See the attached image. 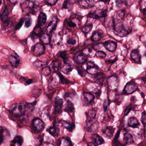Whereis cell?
Returning <instances> with one entry per match:
<instances>
[{
	"label": "cell",
	"instance_id": "cell-43",
	"mask_svg": "<svg viewBox=\"0 0 146 146\" xmlns=\"http://www.w3.org/2000/svg\"><path fill=\"white\" fill-rule=\"evenodd\" d=\"M125 15V13L123 10H120L117 12V16L120 19H123Z\"/></svg>",
	"mask_w": 146,
	"mask_h": 146
},
{
	"label": "cell",
	"instance_id": "cell-11",
	"mask_svg": "<svg viewBox=\"0 0 146 146\" xmlns=\"http://www.w3.org/2000/svg\"><path fill=\"white\" fill-rule=\"evenodd\" d=\"M130 56L134 62L137 64H141V56L138 50L136 49L133 50L130 53Z\"/></svg>",
	"mask_w": 146,
	"mask_h": 146
},
{
	"label": "cell",
	"instance_id": "cell-3",
	"mask_svg": "<svg viewBox=\"0 0 146 146\" xmlns=\"http://www.w3.org/2000/svg\"><path fill=\"white\" fill-rule=\"evenodd\" d=\"M107 9H98L93 12H90L87 15V17L95 19L105 18L107 15Z\"/></svg>",
	"mask_w": 146,
	"mask_h": 146
},
{
	"label": "cell",
	"instance_id": "cell-49",
	"mask_svg": "<svg viewBox=\"0 0 146 146\" xmlns=\"http://www.w3.org/2000/svg\"><path fill=\"white\" fill-rule=\"evenodd\" d=\"M7 131L6 129L3 128H0V142H1L3 141L4 138V133Z\"/></svg>",
	"mask_w": 146,
	"mask_h": 146
},
{
	"label": "cell",
	"instance_id": "cell-12",
	"mask_svg": "<svg viewBox=\"0 0 146 146\" xmlns=\"http://www.w3.org/2000/svg\"><path fill=\"white\" fill-rule=\"evenodd\" d=\"M109 88L111 90H115L118 88V82L117 77L115 76H110L108 79Z\"/></svg>",
	"mask_w": 146,
	"mask_h": 146
},
{
	"label": "cell",
	"instance_id": "cell-31",
	"mask_svg": "<svg viewBox=\"0 0 146 146\" xmlns=\"http://www.w3.org/2000/svg\"><path fill=\"white\" fill-rule=\"evenodd\" d=\"M48 131L50 134L55 137L58 136L60 134V129L56 126L49 128L48 129Z\"/></svg>",
	"mask_w": 146,
	"mask_h": 146
},
{
	"label": "cell",
	"instance_id": "cell-26",
	"mask_svg": "<svg viewBox=\"0 0 146 146\" xmlns=\"http://www.w3.org/2000/svg\"><path fill=\"white\" fill-rule=\"evenodd\" d=\"M91 139L95 142V144L97 145H102L105 143L103 139L97 134L93 135L91 136Z\"/></svg>",
	"mask_w": 146,
	"mask_h": 146
},
{
	"label": "cell",
	"instance_id": "cell-38",
	"mask_svg": "<svg viewBox=\"0 0 146 146\" xmlns=\"http://www.w3.org/2000/svg\"><path fill=\"white\" fill-rule=\"evenodd\" d=\"M129 0H115L116 7L118 8H121L123 6H127Z\"/></svg>",
	"mask_w": 146,
	"mask_h": 146
},
{
	"label": "cell",
	"instance_id": "cell-54",
	"mask_svg": "<svg viewBox=\"0 0 146 146\" xmlns=\"http://www.w3.org/2000/svg\"><path fill=\"white\" fill-rule=\"evenodd\" d=\"M21 79H23V80H22L25 81V82L27 84H30L32 83V80L26 79L25 78H24V77H21Z\"/></svg>",
	"mask_w": 146,
	"mask_h": 146
},
{
	"label": "cell",
	"instance_id": "cell-56",
	"mask_svg": "<svg viewBox=\"0 0 146 146\" xmlns=\"http://www.w3.org/2000/svg\"><path fill=\"white\" fill-rule=\"evenodd\" d=\"M87 146H97L94 143H92V142H90L87 144Z\"/></svg>",
	"mask_w": 146,
	"mask_h": 146
},
{
	"label": "cell",
	"instance_id": "cell-50",
	"mask_svg": "<svg viewBox=\"0 0 146 146\" xmlns=\"http://www.w3.org/2000/svg\"><path fill=\"white\" fill-rule=\"evenodd\" d=\"M113 146H125V145L122 144L118 139L114 140L113 142Z\"/></svg>",
	"mask_w": 146,
	"mask_h": 146
},
{
	"label": "cell",
	"instance_id": "cell-33",
	"mask_svg": "<svg viewBox=\"0 0 146 146\" xmlns=\"http://www.w3.org/2000/svg\"><path fill=\"white\" fill-rule=\"evenodd\" d=\"M41 33H42V29H41V27L37 25L36 26L34 27V30L33 31L32 34V37H38L39 36H41Z\"/></svg>",
	"mask_w": 146,
	"mask_h": 146
},
{
	"label": "cell",
	"instance_id": "cell-13",
	"mask_svg": "<svg viewBox=\"0 0 146 146\" xmlns=\"http://www.w3.org/2000/svg\"><path fill=\"white\" fill-rule=\"evenodd\" d=\"M95 97L93 94L85 92L83 93V101L87 106L91 104L94 101Z\"/></svg>",
	"mask_w": 146,
	"mask_h": 146
},
{
	"label": "cell",
	"instance_id": "cell-30",
	"mask_svg": "<svg viewBox=\"0 0 146 146\" xmlns=\"http://www.w3.org/2000/svg\"><path fill=\"white\" fill-rule=\"evenodd\" d=\"M93 25L92 24H86L81 29L82 32L86 36L87 34L92 30Z\"/></svg>",
	"mask_w": 146,
	"mask_h": 146
},
{
	"label": "cell",
	"instance_id": "cell-57",
	"mask_svg": "<svg viewBox=\"0 0 146 146\" xmlns=\"http://www.w3.org/2000/svg\"><path fill=\"white\" fill-rule=\"evenodd\" d=\"M99 1H102L104 2H106L109 1L110 0H99Z\"/></svg>",
	"mask_w": 146,
	"mask_h": 146
},
{
	"label": "cell",
	"instance_id": "cell-23",
	"mask_svg": "<svg viewBox=\"0 0 146 146\" xmlns=\"http://www.w3.org/2000/svg\"><path fill=\"white\" fill-rule=\"evenodd\" d=\"M74 110L75 107L74 104L69 100H67L66 101L65 107H64V111L68 114H69V113L73 112Z\"/></svg>",
	"mask_w": 146,
	"mask_h": 146
},
{
	"label": "cell",
	"instance_id": "cell-4",
	"mask_svg": "<svg viewBox=\"0 0 146 146\" xmlns=\"http://www.w3.org/2000/svg\"><path fill=\"white\" fill-rule=\"evenodd\" d=\"M138 88L137 85L133 81L127 82L123 88V94L124 95L131 94L138 91Z\"/></svg>",
	"mask_w": 146,
	"mask_h": 146
},
{
	"label": "cell",
	"instance_id": "cell-1",
	"mask_svg": "<svg viewBox=\"0 0 146 146\" xmlns=\"http://www.w3.org/2000/svg\"><path fill=\"white\" fill-rule=\"evenodd\" d=\"M21 6L22 11L26 14H36L39 9L35 2L31 0H25Z\"/></svg>",
	"mask_w": 146,
	"mask_h": 146
},
{
	"label": "cell",
	"instance_id": "cell-22",
	"mask_svg": "<svg viewBox=\"0 0 146 146\" xmlns=\"http://www.w3.org/2000/svg\"><path fill=\"white\" fill-rule=\"evenodd\" d=\"M47 21V16L46 14L43 12H40L39 15L37 19V25L41 27L44 25Z\"/></svg>",
	"mask_w": 146,
	"mask_h": 146
},
{
	"label": "cell",
	"instance_id": "cell-36",
	"mask_svg": "<svg viewBox=\"0 0 146 146\" xmlns=\"http://www.w3.org/2000/svg\"><path fill=\"white\" fill-rule=\"evenodd\" d=\"M76 0H65L63 5V8L69 9L71 6L74 4Z\"/></svg>",
	"mask_w": 146,
	"mask_h": 146
},
{
	"label": "cell",
	"instance_id": "cell-48",
	"mask_svg": "<svg viewBox=\"0 0 146 146\" xmlns=\"http://www.w3.org/2000/svg\"><path fill=\"white\" fill-rule=\"evenodd\" d=\"M141 121L144 127H145L146 123V114L145 111L142 113L141 117Z\"/></svg>",
	"mask_w": 146,
	"mask_h": 146
},
{
	"label": "cell",
	"instance_id": "cell-32",
	"mask_svg": "<svg viewBox=\"0 0 146 146\" xmlns=\"http://www.w3.org/2000/svg\"><path fill=\"white\" fill-rule=\"evenodd\" d=\"M40 40L43 43L48 44L50 42L51 37L48 34L44 33L40 36Z\"/></svg>",
	"mask_w": 146,
	"mask_h": 146
},
{
	"label": "cell",
	"instance_id": "cell-7",
	"mask_svg": "<svg viewBox=\"0 0 146 146\" xmlns=\"http://www.w3.org/2000/svg\"><path fill=\"white\" fill-rule=\"evenodd\" d=\"M45 47L42 44H36L31 48V52L33 54L36 56H39L44 53Z\"/></svg>",
	"mask_w": 146,
	"mask_h": 146
},
{
	"label": "cell",
	"instance_id": "cell-17",
	"mask_svg": "<svg viewBox=\"0 0 146 146\" xmlns=\"http://www.w3.org/2000/svg\"><path fill=\"white\" fill-rule=\"evenodd\" d=\"M33 125L35 129L39 132L43 131L45 128L44 123L39 118L34 119L33 121Z\"/></svg>",
	"mask_w": 146,
	"mask_h": 146
},
{
	"label": "cell",
	"instance_id": "cell-10",
	"mask_svg": "<svg viewBox=\"0 0 146 146\" xmlns=\"http://www.w3.org/2000/svg\"><path fill=\"white\" fill-rule=\"evenodd\" d=\"M9 12L7 5L4 7V9L0 13V19L3 24L8 25L10 22V18L9 17Z\"/></svg>",
	"mask_w": 146,
	"mask_h": 146
},
{
	"label": "cell",
	"instance_id": "cell-39",
	"mask_svg": "<svg viewBox=\"0 0 146 146\" xmlns=\"http://www.w3.org/2000/svg\"><path fill=\"white\" fill-rule=\"evenodd\" d=\"M58 75L59 78L60 82L62 84H68L70 83V82L67 79L64 77L61 73H57Z\"/></svg>",
	"mask_w": 146,
	"mask_h": 146
},
{
	"label": "cell",
	"instance_id": "cell-55",
	"mask_svg": "<svg viewBox=\"0 0 146 146\" xmlns=\"http://www.w3.org/2000/svg\"><path fill=\"white\" fill-rule=\"evenodd\" d=\"M9 2L13 4H15L17 3L18 0H9Z\"/></svg>",
	"mask_w": 146,
	"mask_h": 146
},
{
	"label": "cell",
	"instance_id": "cell-42",
	"mask_svg": "<svg viewBox=\"0 0 146 146\" xmlns=\"http://www.w3.org/2000/svg\"><path fill=\"white\" fill-rule=\"evenodd\" d=\"M110 104V100L108 98V100H105L104 101L103 104V107L104 111V112H106L108 109L109 106Z\"/></svg>",
	"mask_w": 146,
	"mask_h": 146
},
{
	"label": "cell",
	"instance_id": "cell-37",
	"mask_svg": "<svg viewBox=\"0 0 146 146\" xmlns=\"http://www.w3.org/2000/svg\"><path fill=\"white\" fill-rule=\"evenodd\" d=\"M76 70L78 71L79 74L81 77H85L87 74V72L86 70H85V68L81 66H77L76 67Z\"/></svg>",
	"mask_w": 146,
	"mask_h": 146
},
{
	"label": "cell",
	"instance_id": "cell-8",
	"mask_svg": "<svg viewBox=\"0 0 146 146\" xmlns=\"http://www.w3.org/2000/svg\"><path fill=\"white\" fill-rule=\"evenodd\" d=\"M86 71L87 73L94 76L99 73V67L92 62H88L87 65Z\"/></svg>",
	"mask_w": 146,
	"mask_h": 146
},
{
	"label": "cell",
	"instance_id": "cell-19",
	"mask_svg": "<svg viewBox=\"0 0 146 146\" xmlns=\"http://www.w3.org/2000/svg\"><path fill=\"white\" fill-rule=\"evenodd\" d=\"M8 60L10 64L14 67H17L19 64V57L17 55H10L9 56Z\"/></svg>",
	"mask_w": 146,
	"mask_h": 146
},
{
	"label": "cell",
	"instance_id": "cell-40",
	"mask_svg": "<svg viewBox=\"0 0 146 146\" xmlns=\"http://www.w3.org/2000/svg\"><path fill=\"white\" fill-rule=\"evenodd\" d=\"M51 70L48 67H45L42 69V74L45 76H48L50 75Z\"/></svg>",
	"mask_w": 146,
	"mask_h": 146
},
{
	"label": "cell",
	"instance_id": "cell-24",
	"mask_svg": "<svg viewBox=\"0 0 146 146\" xmlns=\"http://www.w3.org/2000/svg\"><path fill=\"white\" fill-rule=\"evenodd\" d=\"M128 126L133 128H137L139 127L140 124L138 120L135 117H131L129 119Z\"/></svg>",
	"mask_w": 146,
	"mask_h": 146
},
{
	"label": "cell",
	"instance_id": "cell-44",
	"mask_svg": "<svg viewBox=\"0 0 146 146\" xmlns=\"http://www.w3.org/2000/svg\"><path fill=\"white\" fill-rule=\"evenodd\" d=\"M58 0H45V3L46 5L52 6L55 5Z\"/></svg>",
	"mask_w": 146,
	"mask_h": 146
},
{
	"label": "cell",
	"instance_id": "cell-21",
	"mask_svg": "<svg viewBox=\"0 0 146 146\" xmlns=\"http://www.w3.org/2000/svg\"><path fill=\"white\" fill-rule=\"evenodd\" d=\"M115 129V128L111 126L106 127L103 130V133L105 137L109 139H111L114 135Z\"/></svg>",
	"mask_w": 146,
	"mask_h": 146
},
{
	"label": "cell",
	"instance_id": "cell-45",
	"mask_svg": "<svg viewBox=\"0 0 146 146\" xmlns=\"http://www.w3.org/2000/svg\"><path fill=\"white\" fill-rule=\"evenodd\" d=\"M24 22H25V20L24 19H21L19 21V22H18L17 25H16V26L15 27V30H19L20 29L21 27H22L23 25V24H24Z\"/></svg>",
	"mask_w": 146,
	"mask_h": 146
},
{
	"label": "cell",
	"instance_id": "cell-9",
	"mask_svg": "<svg viewBox=\"0 0 146 146\" xmlns=\"http://www.w3.org/2000/svg\"><path fill=\"white\" fill-rule=\"evenodd\" d=\"M63 103V100L60 97L57 96L55 98L54 100V111L55 114H59L62 112Z\"/></svg>",
	"mask_w": 146,
	"mask_h": 146
},
{
	"label": "cell",
	"instance_id": "cell-25",
	"mask_svg": "<svg viewBox=\"0 0 146 146\" xmlns=\"http://www.w3.org/2000/svg\"><path fill=\"white\" fill-rule=\"evenodd\" d=\"M57 55L63 59L64 63H67V62H70L69 60V56L68 55L67 51L63 50V51H59L57 53Z\"/></svg>",
	"mask_w": 146,
	"mask_h": 146
},
{
	"label": "cell",
	"instance_id": "cell-46",
	"mask_svg": "<svg viewBox=\"0 0 146 146\" xmlns=\"http://www.w3.org/2000/svg\"><path fill=\"white\" fill-rule=\"evenodd\" d=\"M76 40L73 37H71L69 38L67 41V43L69 45H75L76 44Z\"/></svg>",
	"mask_w": 146,
	"mask_h": 146
},
{
	"label": "cell",
	"instance_id": "cell-15",
	"mask_svg": "<svg viewBox=\"0 0 146 146\" xmlns=\"http://www.w3.org/2000/svg\"><path fill=\"white\" fill-rule=\"evenodd\" d=\"M78 2L81 7L85 9L91 8L94 6L93 0H79Z\"/></svg>",
	"mask_w": 146,
	"mask_h": 146
},
{
	"label": "cell",
	"instance_id": "cell-58",
	"mask_svg": "<svg viewBox=\"0 0 146 146\" xmlns=\"http://www.w3.org/2000/svg\"><path fill=\"white\" fill-rule=\"evenodd\" d=\"M1 0H0V6H1Z\"/></svg>",
	"mask_w": 146,
	"mask_h": 146
},
{
	"label": "cell",
	"instance_id": "cell-34",
	"mask_svg": "<svg viewBox=\"0 0 146 146\" xmlns=\"http://www.w3.org/2000/svg\"><path fill=\"white\" fill-rule=\"evenodd\" d=\"M62 125L65 128L67 129L70 132H72L75 128V125L74 123H69L65 121H63V122L62 123Z\"/></svg>",
	"mask_w": 146,
	"mask_h": 146
},
{
	"label": "cell",
	"instance_id": "cell-16",
	"mask_svg": "<svg viewBox=\"0 0 146 146\" xmlns=\"http://www.w3.org/2000/svg\"><path fill=\"white\" fill-rule=\"evenodd\" d=\"M58 21V18L55 16L52 18L47 26V30L49 32L51 33L55 30Z\"/></svg>",
	"mask_w": 146,
	"mask_h": 146
},
{
	"label": "cell",
	"instance_id": "cell-6",
	"mask_svg": "<svg viewBox=\"0 0 146 146\" xmlns=\"http://www.w3.org/2000/svg\"><path fill=\"white\" fill-rule=\"evenodd\" d=\"M73 60L75 63L79 65L83 64L87 61V56L84 54L82 50H79L75 54Z\"/></svg>",
	"mask_w": 146,
	"mask_h": 146
},
{
	"label": "cell",
	"instance_id": "cell-5",
	"mask_svg": "<svg viewBox=\"0 0 146 146\" xmlns=\"http://www.w3.org/2000/svg\"><path fill=\"white\" fill-rule=\"evenodd\" d=\"M25 111V105L22 104H15L11 110L13 115L15 116L21 117L24 115Z\"/></svg>",
	"mask_w": 146,
	"mask_h": 146
},
{
	"label": "cell",
	"instance_id": "cell-51",
	"mask_svg": "<svg viewBox=\"0 0 146 146\" xmlns=\"http://www.w3.org/2000/svg\"><path fill=\"white\" fill-rule=\"evenodd\" d=\"M75 93L74 92H67L65 94L64 96V98H72V97L74 96L75 94Z\"/></svg>",
	"mask_w": 146,
	"mask_h": 146
},
{
	"label": "cell",
	"instance_id": "cell-29",
	"mask_svg": "<svg viewBox=\"0 0 146 146\" xmlns=\"http://www.w3.org/2000/svg\"><path fill=\"white\" fill-rule=\"evenodd\" d=\"M123 141L126 145L127 144H132L134 143L133 136L129 133H125L123 135Z\"/></svg>",
	"mask_w": 146,
	"mask_h": 146
},
{
	"label": "cell",
	"instance_id": "cell-14",
	"mask_svg": "<svg viewBox=\"0 0 146 146\" xmlns=\"http://www.w3.org/2000/svg\"><path fill=\"white\" fill-rule=\"evenodd\" d=\"M103 44L106 49L111 52H115L117 47V44L111 40L105 41Z\"/></svg>",
	"mask_w": 146,
	"mask_h": 146
},
{
	"label": "cell",
	"instance_id": "cell-2",
	"mask_svg": "<svg viewBox=\"0 0 146 146\" xmlns=\"http://www.w3.org/2000/svg\"><path fill=\"white\" fill-rule=\"evenodd\" d=\"M113 31L115 35L120 37L126 36L130 33L129 30L122 22H119L117 24H115L114 22Z\"/></svg>",
	"mask_w": 146,
	"mask_h": 146
},
{
	"label": "cell",
	"instance_id": "cell-27",
	"mask_svg": "<svg viewBox=\"0 0 146 146\" xmlns=\"http://www.w3.org/2000/svg\"><path fill=\"white\" fill-rule=\"evenodd\" d=\"M58 146H71V141L67 138H61L57 141Z\"/></svg>",
	"mask_w": 146,
	"mask_h": 146
},
{
	"label": "cell",
	"instance_id": "cell-18",
	"mask_svg": "<svg viewBox=\"0 0 146 146\" xmlns=\"http://www.w3.org/2000/svg\"><path fill=\"white\" fill-rule=\"evenodd\" d=\"M61 67V72L66 75L69 74L73 68V64L71 62L64 63L63 65Z\"/></svg>",
	"mask_w": 146,
	"mask_h": 146
},
{
	"label": "cell",
	"instance_id": "cell-41",
	"mask_svg": "<svg viewBox=\"0 0 146 146\" xmlns=\"http://www.w3.org/2000/svg\"><path fill=\"white\" fill-rule=\"evenodd\" d=\"M25 26L26 28H28L31 26L32 23V20L30 16H28L26 18L25 20Z\"/></svg>",
	"mask_w": 146,
	"mask_h": 146
},
{
	"label": "cell",
	"instance_id": "cell-52",
	"mask_svg": "<svg viewBox=\"0 0 146 146\" xmlns=\"http://www.w3.org/2000/svg\"><path fill=\"white\" fill-rule=\"evenodd\" d=\"M132 107H133V106H131V105H129L126 108L125 111H124V115H125L127 116L128 115L129 113L132 110V109H133Z\"/></svg>",
	"mask_w": 146,
	"mask_h": 146
},
{
	"label": "cell",
	"instance_id": "cell-35",
	"mask_svg": "<svg viewBox=\"0 0 146 146\" xmlns=\"http://www.w3.org/2000/svg\"><path fill=\"white\" fill-rule=\"evenodd\" d=\"M61 62H60V61L57 60L53 61L51 64L52 69L55 72H58L59 68L61 66Z\"/></svg>",
	"mask_w": 146,
	"mask_h": 146
},
{
	"label": "cell",
	"instance_id": "cell-47",
	"mask_svg": "<svg viewBox=\"0 0 146 146\" xmlns=\"http://www.w3.org/2000/svg\"><path fill=\"white\" fill-rule=\"evenodd\" d=\"M96 56L97 57L103 58L106 57V54L103 51H99L96 53Z\"/></svg>",
	"mask_w": 146,
	"mask_h": 146
},
{
	"label": "cell",
	"instance_id": "cell-28",
	"mask_svg": "<svg viewBox=\"0 0 146 146\" xmlns=\"http://www.w3.org/2000/svg\"><path fill=\"white\" fill-rule=\"evenodd\" d=\"M23 142V138L21 136L18 135L15 136L12 141L11 146H14L15 145H17L18 146H21L22 145Z\"/></svg>",
	"mask_w": 146,
	"mask_h": 146
},
{
	"label": "cell",
	"instance_id": "cell-53",
	"mask_svg": "<svg viewBox=\"0 0 146 146\" xmlns=\"http://www.w3.org/2000/svg\"><path fill=\"white\" fill-rule=\"evenodd\" d=\"M68 26L70 27H75L76 26V24L72 21H69L67 22Z\"/></svg>",
	"mask_w": 146,
	"mask_h": 146
},
{
	"label": "cell",
	"instance_id": "cell-20",
	"mask_svg": "<svg viewBox=\"0 0 146 146\" xmlns=\"http://www.w3.org/2000/svg\"><path fill=\"white\" fill-rule=\"evenodd\" d=\"M103 33L101 30H97L93 32L91 36V39L93 42L100 41L103 38Z\"/></svg>",
	"mask_w": 146,
	"mask_h": 146
}]
</instances>
